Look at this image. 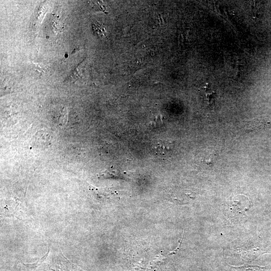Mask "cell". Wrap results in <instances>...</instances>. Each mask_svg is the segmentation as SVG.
<instances>
[{
    "mask_svg": "<svg viewBox=\"0 0 271 271\" xmlns=\"http://www.w3.org/2000/svg\"><path fill=\"white\" fill-rule=\"evenodd\" d=\"M28 271H85L72 263L61 251L48 249L47 253L36 262L24 264Z\"/></svg>",
    "mask_w": 271,
    "mask_h": 271,
    "instance_id": "cell-1",
    "label": "cell"
},
{
    "mask_svg": "<svg viewBox=\"0 0 271 271\" xmlns=\"http://www.w3.org/2000/svg\"><path fill=\"white\" fill-rule=\"evenodd\" d=\"M230 209L235 214H242L248 210L250 203L247 197L243 195L233 197L230 201Z\"/></svg>",
    "mask_w": 271,
    "mask_h": 271,
    "instance_id": "cell-2",
    "label": "cell"
},
{
    "mask_svg": "<svg viewBox=\"0 0 271 271\" xmlns=\"http://www.w3.org/2000/svg\"><path fill=\"white\" fill-rule=\"evenodd\" d=\"M51 137L44 131H38L31 139V145L36 149H43L50 145Z\"/></svg>",
    "mask_w": 271,
    "mask_h": 271,
    "instance_id": "cell-3",
    "label": "cell"
},
{
    "mask_svg": "<svg viewBox=\"0 0 271 271\" xmlns=\"http://www.w3.org/2000/svg\"><path fill=\"white\" fill-rule=\"evenodd\" d=\"M250 10L252 17L254 19H260L263 15V6L262 3L259 1H252L250 2Z\"/></svg>",
    "mask_w": 271,
    "mask_h": 271,
    "instance_id": "cell-4",
    "label": "cell"
},
{
    "mask_svg": "<svg viewBox=\"0 0 271 271\" xmlns=\"http://www.w3.org/2000/svg\"><path fill=\"white\" fill-rule=\"evenodd\" d=\"M241 256L244 260L251 261L256 259L259 256L264 253V251L257 248L251 249L249 250H244L241 249L240 250Z\"/></svg>",
    "mask_w": 271,
    "mask_h": 271,
    "instance_id": "cell-5",
    "label": "cell"
},
{
    "mask_svg": "<svg viewBox=\"0 0 271 271\" xmlns=\"http://www.w3.org/2000/svg\"><path fill=\"white\" fill-rule=\"evenodd\" d=\"M230 271H266L264 266L244 264L239 266L229 265Z\"/></svg>",
    "mask_w": 271,
    "mask_h": 271,
    "instance_id": "cell-6",
    "label": "cell"
},
{
    "mask_svg": "<svg viewBox=\"0 0 271 271\" xmlns=\"http://www.w3.org/2000/svg\"><path fill=\"white\" fill-rule=\"evenodd\" d=\"M203 90L208 105L213 106L215 102V92L210 88L208 83L204 86Z\"/></svg>",
    "mask_w": 271,
    "mask_h": 271,
    "instance_id": "cell-7",
    "label": "cell"
},
{
    "mask_svg": "<svg viewBox=\"0 0 271 271\" xmlns=\"http://www.w3.org/2000/svg\"><path fill=\"white\" fill-rule=\"evenodd\" d=\"M94 31L99 37H102L105 35V29L102 24L99 23H96L93 25Z\"/></svg>",
    "mask_w": 271,
    "mask_h": 271,
    "instance_id": "cell-8",
    "label": "cell"
}]
</instances>
